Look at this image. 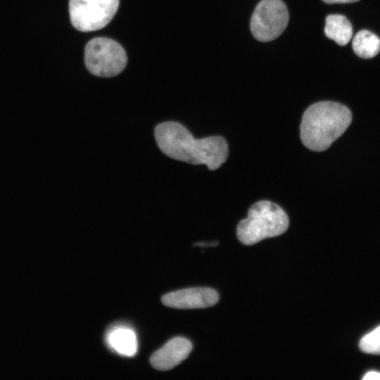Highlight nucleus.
I'll use <instances>...</instances> for the list:
<instances>
[{"label":"nucleus","instance_id":"8","mask_svg":"<svg viewBox=\"0 0 380 380\" xmlns=\"http://www.w3.org/2000/svg\"><path fill=\"white\" fill-rule=\"evenodd\" d=\"M192 348V343L187 338H173L151 355L150 363L159 371L171 369L186 359Z\"/></svg>","mask_w":380,"mask_h":380},{"label":"nucleus","instance_id":"9","mask_svg":"<svg viewBox=\"0 0 380 380\" xmlns=\"http://www.w3.org/2000/svg\"><path fill=\"white\" fill-rule=\"evenodd\" d=\"M108 344L121 355L134 356L137 350V339L134 331L126 327H117L107 336Z\"/></svg>","mask_w":380,"mask_h":380},{"label":"nucleus","instance_id":"6","mask_svg":"<svg viewBox=\"0 0 380 380\" xmlns=\"http://www.w3.org/2000/svg\"><path fill=\"white\" fill-rule=\"evenodd\" d=\"M289 23V12L281 0H262L251 16L250 28L253 37L260 42L277 38Z\"/></svg>","mask_w":380,"mask_h":380},{"label":"nucleus","instance_id":"2","mask_svg":"<svg viewBox=\"0 0 380 380\" xmlns=\"http://www.w3.org/2000/svg\"><path fill=\"white\" fill-rule=\"evenodd\" d=\"M351 121L350 110L341 103L330 101L313 103L302 117L301 141L311 151H325L344 133Z\"/></svg>","mask_w":380,"mask_h":380},{"label":"nucleus","instance_id":"10","mask_svg":"<svg viewBox=\"0 0 380 380\" xmlns=\"http://www.w3.org/2000/svg\"><path fill=\"white\" fill-rule=\"evenodd\" d=\"M324 34L338 45L344 46L352 37L353 27L345 16L339 14L329 15L326 18Z\"/></svg>","mask_w":380,"mask_h":380},{"label":"nucleus","instance_id":"3","mask_svg":"<svg viewBox=\"0 0 380 380\" xmlns=\"http://www.w3.org/2000/svg\"><path fill=\"white\" fill-rule=\"evenodd\" d=\"M289 224V217L280 206L260 201L251 206L247 217L239 222L236 235L243 244L251 246L284 234Z\"/></svg>","mask_w":380,"mask_h":380},{"label":"nucleus","instance_id":"4","mask_svg":"<svg viewBox=\"0 0 380 380\" xmlns=\"http://www.w3.org/2000/svg\"><path fill=\"white\" fill-rule=\"evenodd\" d=\"M127 62L123 47L107 37L90 40L84 49V63L90 73L99 77H113L120 73Z\"/></svg>","mask_w":380,"mask_h":380},{"label":"nucleus","instance_id":"11","mask_svg":"<svg viewBox=\"0 0 380 380\" xmlns=\"http://www.w3.org/2000/svg\"><path fill=\"white\" fill-rule=\"evenodd\" d=\"M353 49L360 58H373L380 51V39L370 31H359L353 38Z\"/></svg>","mask_w":380,"mask_h":380},{"label":"nucleus","instance_id":"12","mask_svg":"<svg viewBox=\"0 0 380 380\" xmlns=\"http://www.w3.org/2000/svg\"><path fill=\"white\" fill-rule=\"evenodd\" d=\"M360 350L367 354L380 355V325L360 341Z\"/></svg>","mask_w":380,"mask_h":380},{"label":"nucleus","instance_id":"5","mask_svg":"<svg viewBox=\"0 0 380 380\" xmlns=\"http://www.w3.org/2000/svg\"><path fill=\"white\" fill-rule=\"evenodd\" d=\"M118 6L119 0H69L70 21L79 31L98 30L110 23Z\"/></svg>","mask_w":380,"mask_h":380},{"label":"nucleus","instance_id":"1","mask_svg":"<svg viewBox=\"0 0 380 380\" xmlns=\"http://www.w3.org/2000/svg\"><path fill=\"white\" fill-rule=\"evenodd\" d=\"M154 137L160 150L169 158L192 165L204 164L210 170L218 169L228 158L229 147L224 137L195 139L177 122L158 124Z\"/></svg>","mask_w":380,"mask_h":380},{"label":"nucleus","instance_id":"7","mask_svg":"<svg viewBox=\"0 0 380 380\" xmlns=\"http://www.w3.org/2000/svg\"><path fill=\"white\" fill-rule=\"evenodd\" d=\"M219 300L218 293L208 287H195L172 291L162 297V303L177 309H197L211 307Z\"/></svg>","mask_w":380,"mask_h":380},{"label":"nucleus","instance_id":"14","mask_svg":"<svg viewBox=\"0 0 380 380\" xmlns=\"http://www.w3.org/2000/svg\"><path fill=\"white\" fill-rule=\"evenodd\" d=\"M327 4H346L358 1L359 0H322Z\"/></svg>","mask_w":380,"mask_h":380},{"label":"nucleus","instance_id":"13","mask_svg":"<svg viewBox=\"0 0 380 380\" xmlns=\"http://www.w3.org/2000/svg\"><path fill=\"white\" fill-rule=\"evenodd\" d=\"M362 379L364 380H380V372L370 371L365 374Z\"/></svg>","mask_w":380,"mask_h":380}]
</instances>
